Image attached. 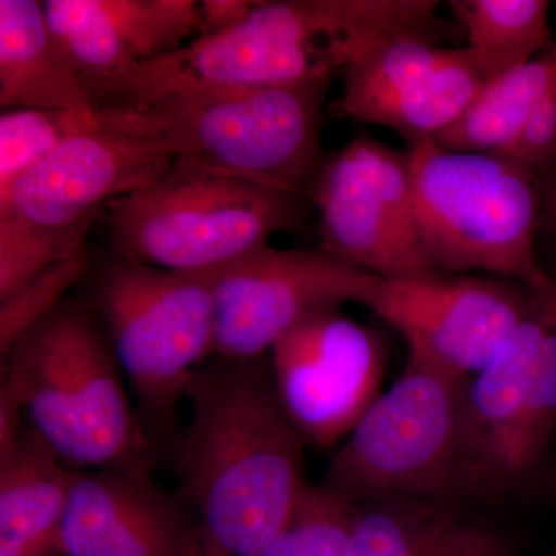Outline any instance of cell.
Masks as SVG:
<instances>
[{"mask_svg": "<svg viewBox=\"0 0 556 556\" xmlns=\"http://www.w3.org/2000/svg\"><path fill=\"white\" fill-rule=\"evenodd\" d=\"M190 422L178 448L182 493L206 546L255 556L305 490V448L278 397L268 356L201 365L186 388Z\"/></svg>", "mask_w": 556, "mask_h": 556, "instance_id": "cell-1", "label": "cell"}, {"mask_svg": "<svg viewBox=\"0 0 556 556\" xmlns=\"http://www.w3.org/2000/svg\"><path fill=\"white\" fill-rule=\"evenodd\" d=\"M124 379L100 320L65 299L3 354L0 388L72 470L152 471L155 442Z\"/></svg>", "mask_w": 556, "mask_h": 556, "instance_id": "cell-2", "label": "cell"}, {"mask_svg": "<svg viewBox=\"0 0 556 556\" xmlns=\"http://www.w3.org/2000/svg\"><path fill=\"white\" fill-rule=\"evenodd\" d=\"M331 79L260 89H182L135 109L100 112L175 164L309 201L324 164Z\"/></svg>", "mask_w": 556, "mask_h": 556, "instance_id": "cell-3", "label": "cell"}, {"mask_svg": "<svg viewBox=\"0 0 556 556\" xmlns=\"http://www.w3.org/2000/svg\"><path fill=\"white\" fill-rule=\"evenodd\" d=\"M417 239L430 270L485 273L527 287L541 268L538 232L546 185L503 153L459 152L434 139L408 144Z\"/></svg>", "mask_w": 556, "mask_h": 556, "instance_id": "cell-4", "label": "cell"}, {"mask_svg": "<svg viewBox=\"0 0 556 556\" xmlns=\"http://www.w3.org/2000/svg\"><path fill=\"white\" fill-rule=\"evenodd\" d=\"M305 200L244 179L172 164L148 188L109 204L119 257L175 273H206L280 232L302 228Z\"/></svg>", "mask_w": 556, "mask_h": 556, "instance_id": "cell-5", "label": "cell"}, {"mask_svg": "<svg viewBox=\"0 0 556 556\" xmlns=\"http://www.w3.org/2000/svg\"><path fill=\"white\" fill-rule=\"evenodd\" d=\"M86 305L104 328L156 444L186 401L193 372L214 354V300L206 276L118 255L98 270Z\"/></svg>", "mask_w": 556, "mask_h": 556, "instance_id": "cell-6", "label": "cell"}, {"mask_svg": "<svg viewBox=\"0 0 556 556\" xmlns=\"http://www.w3.org/2000/svg\"><path fill=\"white\" fill-rule=\"evenodd\" d=\"M467 382L408 356L401 378L376 399L331 457L320 485L353 504L388 496L457 503Z\"/></svg>", "mask_w": 556, "mask_h": 556, "instance_id": "cell-7", "label": "cell"}, {"mask_svg": "<svg viewBox=\"0 0 556 556\" xmlns=\"http://www.w3.org/2000/svg\"><path fill=\"white\" fill-rule=\"evenodd\" d=\"M203 274L214 300V354L232 361L268 356L303 318L361 302L378 277L321 249L269 243Z\"/></svg>", "mask_w": 556, "mask_h": 556, "instance_id": "cell-8", "label": "cell"}, {"mask_svg": "<svg viewBox=\"0 0 556 556\" xmlns=\"http://www.w3.org/2000/svg\"><path fill=\"white\" fill-rule=\"evenodd\" d=\"M309 201L321 251L380 278L430 270L417 239L407 152L351 139L324 160Z\"/></svg>", "mask_w": 556, "mask_h": 556, "instance_id": "cell-9", "label": "cell"}, {"mask_svg": "<svg viewBox=\"0 0 556 556\" xmlns=\"http://www.w3.org/2000/svg\"><path fill=\"white\" fill-rule=\"evenodd\" d=\"M529 299L521 281L428 270L376 277L358 303L407 340L409 357L467 382L517 327Z\"/></svg>", "mask_w": 556, "mask_h": 556, "instance_id": "cell-10", "label": "cell"}, {"mask_svg": "<svg viewBox=\"0 0 556 556\" xmlns=\"http://www.w3.org/2000/svg\"><path fill=\"white\" fill-rule=\"evenodd\" d=\"M269 358L281 404L316 447L350 437L382 394L383 343L339 308L303 318L278 340Z\"/></svg>", "mask_w": 556, "mask_h": 556, "instance_id": "cell-11", "label": "cell"}, {"mask_svg": "<svg viewBox=\"0 0 556 556\" xmlns=\"http://www.w3.org/2000/svg\"><path fill=\"white\" fill-rule=\"evenodd\" d=\"M529 288L525 316L464 390L455 492L457 503L467 506L514 495L515 441L556 317V281Z\"/></svg>", "mask_w": 556, "mask_h": 556, "instance_id": "cell-12", "label": "cell"}, {"mask_svg": "<svg viewBox=\"0 0 556 556\" xmlns=\"http://www.w3.org/2000/svg\"><path fill=\"white\" fill-rule=\"evenodd\" d=\"M100 116L0 197V217L50 232L90 230L102 208L170 169L166 152Z\"/></svg>", "mask_w": 556, "mask_h": 556, "instance_id": "cell-13", "label": "cell"}, {"mask_svg": "<svg viewBox=\"0 0 556 556\" xmlns=\"http://www.w3.org/2000/svg\"><path fill=\"white\" fill-rule=\"evenodd\" d=\"M203 546L195 510L152 471H75L61 529L62 556H192Z\"/></svg>", "mask_w": 556, "mask_h": 556, "instance_id": "cell-14", "label": "cell"}, {"mask_svg": "<svg viewBox=\"0 0 556 556\" xmlns=\"http://www.w3.org/2000/svg\"><path fill=\"white\" fill-rule=\"evenodd\" d=\"M348 556H517L506 530L467 504L388 496L356 504Z\"/></svg>", "mask_w": 556, "mask_h": 556, "instance_id": "cell-15", "label": "cell"}, {"mask_svg": "<svg viewBox=\"0 0 556 556\" xmlns=\"http://www.w3.org/2000/svg\"><path fill=\"white\" fill-rule=\"evenodd\" d=\"M73 473L27 426L16 448L0 457V556H62Z\"/></svg>", "mask_w": 556, "mask_h": 556, "instance_id": "cell-16", "label": "cell"}, {"mask_svg": "<svg viewBox=\"0 0 556 556\" xmlns=\"http://www.w3.org/2000/svg\"><path fill=\"white\" fill-rule=\"evenodd\" d=\"M51 38L98 112L144 104L142 62L124 46L100 0H47Z\"/></svg>", "mask_w": 556, "mask_h": 556, "instance_id": "cell-17", "label": "cell"}, {"mask_svg": "<svg viewBox=\"0 0 556 556\" xmlns=\"http://www.w3.org/2000/svg\"><path fill=\"white\" fill-rule=\"evenodd\" d=\"M0 105L98 112L62 61L42 2L0 0Z\"/></svg>", "mask_w": 556, "mask_h": 556, "instance_id": "cell-18", "label": "cell"}, {"mask_svg": "<svg viewBox=\"0 0 556 556\" xmlns=\"http://www.w3.org/2000/svg\"><path fill=\"white\" fill-rule=\"evenodd\" d=\"M555 70L556 46L529 64L486 80L470 108L434 141L459 152H506L525 129Z\"/></svg>", "mask_w": 556, "mask_h": 556, "instance_id": "cell-19", "label": "cell"}, {"mask_svg": "<svg viewBox=\"0 0 556 556\" xmlns=\"http://www.w3.org/2000/svg\"><path fill=\"white\" fill-rule=\"evenodd\" d=\"M448 7L485 80L522 67L554 47L547 0H452Z\"/></svg>", "mask_w": 556, "mask_h": 556, "instance_id": "cell-20", "label": "cell"}, {"mask_svg": "<svg viewBox=\"0 0 556 556\" xmlns=\"http://www.w3.org/2000/svg\"><path fill=\"white\" fill-rule=\"evenodd\" d=\"M438 39L430 33L399 36L354 62L345 70L343 112L379 126L388 110L448 56L450 49L439 47Z\"/></svg>", "mask_w": 556, "mask_h": 556, "instance_id": "cell-21", "label": "cell"}, {"mask_svg": "<svg viewBox=\"0 0 556 556\" xmlns=\"http://www.w3.org/2000/svg\"><path fill=\"white\" fill-rule=\"evenodd\" d=\"M486 83L467 49H450L437 70L419 80L380 121L408 144L433 139L470 108Z\"/></svg>", "mask_w": 556, "mask_h": 556, "instance_id": "cell-22", "label": "cell"}, {"mask_svg": "<svg viewBox=\"0 0 556 556\" xmlns=\"http://www.w3.org/2000/svg\"><path fill=\"white\" fill-rule=\"evenodd\" d=\"M100 112L7 109L0 115V197L67 139L100 123Z\"/></svg>", "mask_w": 556, "mask_h": 556, "instance_id": "cell-23", "label": "cell"}, {"mask_svg": "<svg viewBox=\"0 0 556 556\" xmlns=\"http://www.w3.org/2000/svg\"><path fill=\"white\" fill-rule=\"evenodd\" d=\"M135 60H160L181 50L203 33L195 0H100Z\"/></svg>", "mask_w": 556, "mask_h": 556, "instance_id": "cell-24", "label": "cell"}, {"mask_svg": "<svg viewBox=\"0 0 556 556\" xmlns=\"http://www.w3.org/2000/svg\"><path fill=\"white\" fill-rule=\"evenodd\" d=\"M356 514V504L308 484L280 532L255 556H348Z\"/></svg>", "mask_w": 556, "mask_h": 556, "instance_id": "cell-25", "label": "cell"}, {"mask_svg": "<svg viewBox=\"0 0 556 556\" xmlns=\"http://www.w3.org/2000/svg\"><path fill=\"white\" fill-rule=\"evenodd\" d=\"M87 233L89 230L50 232L0 217V299L54 263L86 251Z\"/></svg>", "mask_w": 556, "mask_h": 556, "instance_id": "cell-26", "label": "cell"}, {"mask_svg": "<svg viewBox=\"0 0 556 556\" xmlns=\"http://www.w3.org/2000/svg\"><path fill=\"white\" fill-rule=\"evenodd\" d=\"M89 268L87 252L80 251L43 269L7 298L0 299V353H7L43 317L64 302Z\"/></svg>", "mask_w": 556, "mask_h": 556, "instance_id": "cell-27", "label": "cell"}, {"mask_svg": "<svg viewBox=\"0 0 556 556\" xmlns=\"http://www.w3.org/2000/svg\"><path fill=\"white\" fill-rule=\"evenodd\" d=\"M544 185L556 177V70L517 141L503 153Z\"/></svg>", "mask_w": 556, "mask_h": 556, "instance_id": "cell-28", "label": "cell"}, {"mask_svg": "<svg viewBox=\"0 0 556 556\" xmlns=\"http://www.w3.org/2000/svg\"><path fill=\"white\" fill-rule=\"evenodd\" d=\"M254 3L248 0H203L200 2L203 20L201 36H214L232 30L247 20Z\"/></svg>", "mask_w": 556, "mask_h": 556, "instance_id": "cell-29", "label": "cell"}, {"mask_svg": "<svg viewBox=\"0 0 556 556\" xmlns=\"http://www.w3.org/2000/svg\"><path fill=\"white\" fill-rule=\"evenodd\" d=\"M544 217H547L552 232L556 237V177L546 186L544 195Z\"/></svg>", "mask_w": 556, "mask_h": 556, "instance_id": "cell-30", "label": "cell"}, {"mask_svg": "<svg viewBox=\"0 0 556 556\" xmlns=\"http://www.w3.org/2000/svg\"><path fill=\"white\" fill-rule=\"evenodd\" d=\"M192 556H226L223 554H219L218 551H214V548L206 546L203 541V546L199 548V551L195 552Z\"/></svg>", "mask_w": 556, "mask_h": 556, "instance_id": "cell-31", "label": "cell"}, {"mask_svg": "<svg viewBox=\"0 0 556 556\" xmlns=\"http://www.w3.org/2000/svg\"><path fill=\"white\" fill-rule=\"evenodd\" d=\"M554 481H555V486H556V459L554 463Z\"/></svg>", "mask_w": 556, "mask_h": 556, "instance_id": "cell-32", "label": "cell"}]
</instances>
